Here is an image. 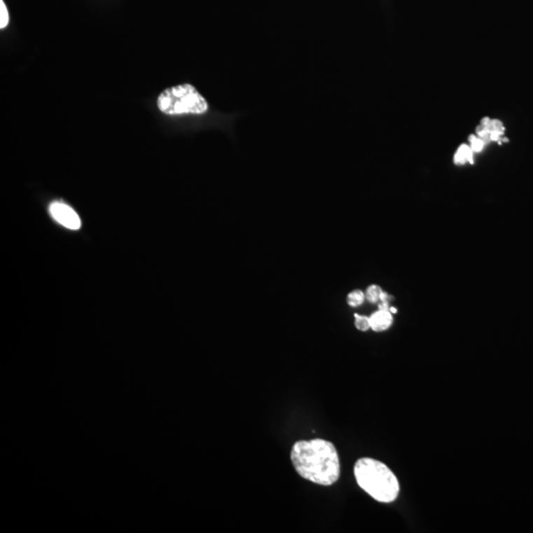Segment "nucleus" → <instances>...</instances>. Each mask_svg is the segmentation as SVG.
<instances>
[{
  "mask_svg": "<svg viewBox=\"0 0 533 533\" xmlns=\"http://www.w3.org/2000/svg\"><path fill=\"white\" fill-rule=\"evenodd\" d=\"M505 131V127L501 120L484 118L476 129V136L483 139L486 144L492 141H497L501 144V142L508 141L504 137Z\"/></svg>",
  "mask_w": 533,
  "mask_h": 533,
  "instance_id": "obj_5",
  "label": "nucleus"
},
{
  "mask_svg": "<svg viewBox=\"0 0 533 533\" xmlns=\"http://www.w3.org/2000/svg\"><path fill=\"white\" fill-rule=\"evenodd\" d=\"M354 326L359 331L366 332L371 329L370 317L368 316L354 314Z\"/></svg>",
  "mask_w": 533,
  "mask_h": 533,
  "instance_id": "obj_10",
  "label": "nucleus"
},
{
  "mask_svg": "<svg viewBox=\"0 0 533 533\" xmlns=\"http://www.w3.org/2000/svg\"><path fill=\"white\" fill-rule=\"evenodd\" d=\"M473 154V151H472L470 146H467V144H462V146L458 147L453 160H455V163L457 164V165H462V164L467 162L472 164L474 161Z\"/></svg>",
  "mask_w": 533,
  "mask_h": 533,
  "instance_id": "obj_7",
  "label": "nucleus"
},
{
  "mask_svg": "<svg viewBox=\"0 0 533 533\" xmlns=\"http://www.w3.org/2000/svg\"><path fill=\"white\" fill-rule=\"evenodd\" d=\"M383 289L380 288V286H378V284H371V286H368V289H366V300L368 301V303H380L381 294L383 293Z\"/></svg>",
  "mask_w": 533,
  "mask_h": 533,
  "instance_id": "obj_9",
  "label": "nucleus"
},
{
  "mask_svg": "<svg viewBox=\"0 0 533 533\" xmlns=\"http://www.w3.org/2000/svg\"><path fill=\"white\" fill-rule=\"evenodd\" d=\"M156 105L167 116L204 115L209 109L207 99L190 83L165 89L159 94Z\"/></svg>",
  "mask_w": 533,
  "mask_h": 533,
  "instance_id": "obj_3",
  "label": "nucleus"
},
{
  "mask_svg": "<svg viewBox=\"0 0 533 533\" xmlns=\"http://www.w3.org/2000/svg\"><path fill=\"white\" fill-rule=\"evenodd\" d=\"M50 216L60 226L69 230H77L81 228V219L77 212L66 202H54L50 205Z\"/></svg>",
  "mask_w": 533,
  "mask_h": 533,
  "instance_id": "obj_4",
  "label": "nucleus"
},
{
  "mask_svg": "<svg viewBox=\"0 0 533 533\" xmlns=\"http://www.w3.org/2000/svg\"><path fill=\"white\" fill-rule=\"evenodd\" d=\"M9 23V14L4 0H0V29L7 27Z\"/></svg>",
  "mask_w": 533,
  "mask_h": 533,
  "instance_id": "obj_12",
  "label": "nucleus"
},
{
  "mask_svg": "<svg viewBox=\"0 0 533 533\" xmlns=\"http://www.w3.org/2000/svg\"><path fill=\"white\" fill-rule=\"evenodd\" d=\"M371 329L375 332L387 331L392 327L393 314L389 310H378L370 317Z\"/></svg>",
  "mask_w": 533,
  "mask_h": 533,
  "instance_id": "obj_6",
  "label": "nucleus"
},
{
  "mask_svg": "<svg viewBox=\"0 0 533 533\" xmlns=\"http://www.w3.org/2000/svg\"><path fill=\"white\" fill-rule=\"evenodd\" d=\"M468 139H469V146L474 153H481L485 146H486L483 139H480L476 134H471Z\"/></svg>",
  "mask_w": 533,
  "mask_h": 533,
  "instance_id": "obj_11",
  "label": "nucleus"
},
{
  "mask_svg": "<svg viewBox=\"0 0 533 533\" xmlns=\"http://www.w3.org/2000/svg\"><path fill=\"white\" fill-rule=\"evenodd\" d=\"M291 459L298 474L312 483L331 486L340 478L339 455L331 441L322 438L296 441Z\"/></svg>",
  "mask_w": 533,
  "mask_h": 533,
  "instance_id": "obj_1",
  "label": "nucleus"
},
{
  "mask_svg": "<svg viewBox=\"0 0 533 533\" xmlns=\"http://www.w3.org/2000/svg\"><path fill=\"white\" fill-rule=\"evenodd\" d=\"M366 294L364 291H359V289H354L351 291L347 296V303L351 306V307H358L365 303Z\"/></svg>",
  "mask_w": 533,
  "mask_h": 533,
  "instance_id": "obj_8",
  "label": "nucleus"
},
{
  "mask_svg": "<svg viewBox=\"0 0 533 533\" xmlns=\"http://www.w3.org/2000/svg\"><path fill=\"white\" fill-rule=\"evenodd\" d=\"M354 473L359 488L380 503H392L399 495L396 475L383 462L370 457L359 458L354 464Z\"/></svg>",
  "mask_w": 533,
  "mask_h": 533,
  "instance_id": "obj_2",
  "label": "nucleus"
}]
</instances>
